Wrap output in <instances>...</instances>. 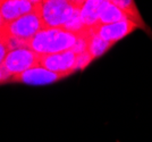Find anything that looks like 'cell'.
<instances>
[{"mask_svg": "<svg viewBox=\"0 0 152 142\" xmlns=\"http://www.w3.org/2000/svg\"><path fill=\"white\" fill-rule=\"evenodd\" d=\"M77 35L63 29H43L28 42V48L39 55H49L72 50Z\"/></svg>", "mask_w": 152, "mask_h": 142, "instance_id": "6da1fadb", "label": "cell"}, {"mask_svg": "<svg viewBox=\"0 0 152 142\" xmlns=\"http://www.w3.org/2000/svg\"><path fill=\"white\" fill-rule=\"evenodd\" d=\"M84 1L47 0L41 1L40 15L45 29H61Z\"/></svg>", "mask_w": 152, "mask_h": 142, "instance_id": "7a4b0ae2", "label": "cell"}, {"mask_svg": "<svg viewBox=\"0 0 152 142\" xmlns=\"http://www.w3.org/2000/svg\"><path fill=\"white\" fill-rule=\"evenodd\" d=\"M40 5H41V1H39L38 7L35 8L34 12L24 15L9 24L4 25V27L1 29L2 33L6 34L7 37L24 41L28 45L30 40L37 33L45 29L40 15Z\"/></svg>", "mask_w": 152, "mask_h": 142, "instance_id": "3957f363", "label": "cell"}, {"mask_svg": "<svg viewBox=\"0 0 152 142\" xmlns=\"http://www.w3.org/2000/svg\"><path fill=\"white\" fill-rule=\"evenodd\" d=\"M39 60L40 55L30 48H18L8 51L1 66L12 78L39 66Z\"/></svg>", "mask_w": 152, "mask_h": 142, "instance_id": "277c9868", "label": "cell"}, {"mask_svg": "<svg viewBox=\"0 0 152 142\" xmlns=\"http://www.w3.org/2000/svg\"><path fill=\"white\" fill-rule=\"evenodd\" d=\"M76 53L72 50L49 55H40L39 66L52 73L69 76L70 74L76 72Z\"/></svg>", "mask_w": 152, "mask_h": 142, "instance_id": "5b68a950", "label": "cell"}, {"mask_svg": "<svg viewBox=\"0 0 152 142\" xmlns=\"http://www.w3.org/2000/svg\"><path fill=\"white\" fill-rule=\"evenodd\" d=\"M38 5L39 1L31 0H1L0 12L5 25L34 12Z\"/></svg>", "mask_w": 152, "mask_h": 142, "instance_id": "8992f818", "label": "cell"}, {"mask_svg": "<svg viewBox=\"0 0 152 142\" xmlns=\"http://www.w3.org/2000/svg\"><path fill=\"white\" fill-rule=\"evenodd\" d=\"M66 78L61 74H56L52 72L45 70L41 66H37L28 71L19 74L17 76L10 78V82H19L24 84H31V85H43V84H51L61 78Z\"/></svg>", "mask_w": 152, "mask_h": 142, "instance_id": "52a82bcc", "label": "cell"}, {"mask_svg": "<svg viewBox=\"0 0 152 142\" xmlns=\"http://www.w3.org/2000/svg\"><path fill=\"white\" fill-rule=\"evenodd\" d=\"M136 29H139L136 24H134L131 20H125L114 23V24L99 25L95 29V31L103 40L115 45V42L124 39L125 37L131 34Z\"/></svg>", "mask_w": 152, "mask_h": 142, "instance_id": "ba28073f", "label": "cell"}, {"mask_svg": "<svg viewBox=\"0 0 152 142\" xmlns=\"http://www.w3.org/2000/svg\"><path fill=\"white\" fill-rule=\"evenodd\" d=\"M125 15L118 7L113 4V1L101 0L99 8V25L114 24L121 20H125Z\"/></svg>", "mask_w": 152, "mask_h": 142, "instance_id": "9c48e42d", "label": "cell"}, {"mask_svg": "<svg viewBox=\"0 0 152 142\" xmlns=\"http://www.w3.org/2000/svg\"><path fill=\"white\" fill-rule=\"evenodd\" d=\"M101 1L99 0H88L84 1L81 8V17L83 24L89 30H93L99 26V8Z\"/></svg>", "mask_w": 152, "mask_h": 142, "instance_id": "30bf717a", "label": "cell"}, {"mask_svg": "<svg viewBox=\"0 0 152 142\" xmlns=\"http://www.w3.org/2000/svg\"><path fill=\"white\" fill-rule=\"evenodd\" d=\"M116 7H118L121 9L123 14L125 15V18L127 20L133 22L134 24H136L139 29H144L146 30V26L144 24V20H142V16L140 14L139 9L136 7V4L134 1H125V0H114L113 1Z\"/></svg>", "mask_w": 152, "mask_h": 142, "instance_id": "8fae6325", "label": "cell"}, {"mask_svg": "<svg viewBox=\"0 0 152 142\" xmlns=\"http://www.w3.org/2000/svg\"><path fill=\"white\" fill-rule=\"evenodd\" d=\"M113 45H114V43L108 42V41L102 39L101 37L96 33L95 29L91 30L88 52L91 55V57L93 58V60L96 58H99V57H101L102 55L106 53Z\"/></svg>", "mask_w": 152, "mask_h": 142, "instance_id": "7c38bea8", "label": "cell"}, {"mask_svg": "<svg viewBox=\"0 0 152 142\" xmlns=\"http://www.w3.org/2000/svg\"><path fill=\"white\" fill-rule=\"evenodd\" d=\"M76 71L78 70H84L85 67H88V65L91 64V61L93 60V58L91 57L88 51L80 53V55H76Z\"/></svg>", "mask_w": 152, "mask_h": 142, "instance_id": "4fadbf2b", "label": "cell"}, {"mask_svg": "<svg viewBox=\"0 0 152 142\" xmlns=\"http://www.w3.org/2000/svg\"><path fill=\"white\" fill-rule=\"evenodd\" d=\"M8 51H9V47H8V43H7V38L0 30V66L4 63Z\"/></svg>", "mask_w": 152, "mask_h": 142, "instance_id": "5bb4252c", "label": "cell"}, {"mask_svg": "<svg viewBox=\"0 0 152 142\" xmlns=\"http://www.w3.org/2000/svg\"><path fill=\"white\" fill-rule=\"evenodd\" d=\"M7 82H10V76L7 74L5 68L2 66H0V84L7 83Z\"/></svg>", "mask_w": 152, "mask_h": 142, "instance_id": "9a60e30c", "label": "cell"}, {"mask_svg": "<svg viewBox=\"0 0 152 142\" xmlns=\"http://www.w3.org/2000/svg\"><path fill=\"white\" fill-rule=\"evenodd\" d=\"M0 7H1V0H0ZM5 25V23H4V20H2V17H1V12H0V30L4 27Z\"/></svg>", "mask_w": 152, "mask_h": 142, "instance_id": "2e32d148", "label": "cell"}]
</instances>
